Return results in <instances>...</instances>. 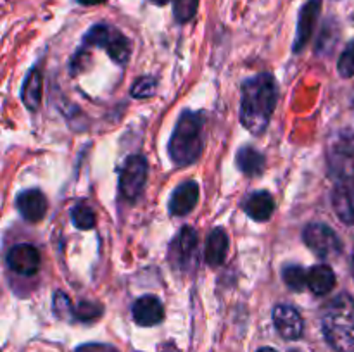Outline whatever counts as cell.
<instances>
[{
  "instance_id": "6da1fadb",
  "label": "cell",
  "mask_w": 354,
  "mask_h": 352,
  "mask_svg": "<svg viewBox=\"0 0 354 352\" xmlns=\"http://www.w3.org/2000/svg\"><path fill=\"white\" fill-rule=\"evenodd\" d=\"M277 81L270 72L252 76L242 86L241 121L252 135L265 133L277 106Z\"/></svg>"
},
{
  "instance_id": "7a4b0ae2",
  "label": "cell",
  "mask_w": 354,
  "mask_h": 352,
  "mask_svg": "<svg viewBox=\"0 0 354 352\" xmlns=\"http://www.w3.org/2000/svg\"><path fill=\"white\" fill-rule=\"evenodd\" d=\"M325 340L335 352H354V299L339 293L322 311Z\"/></svg>"
},
{
  "instance_id": "3957f363",
  "label": "cell",
  "mask_w": 354,
  "mask_h": 352,
  "mask_svg": "<svg viewBox=\"0 0 354 352\" xmlns=\"http://www.w3.org/2000/svg\"><path fill=\"white\" fill-rule=\"evenodd\" d=\"M204 121L201 114L185 110L180 116L168 144V154L176 166H189L203 154Z\"/></svg>"
},
{
  "instance_id": "277c9868",
  "label": "cell",
  "mask_w": 354,
  "mask_h": 352,
  "mask_svg": "<svg viewBox=\"0 0 354 352\" xmlns=\"http://www.w3.org/2000/svg\"><path fill=\"white\" fill-rule=\"evenodd\" d=\"M83 47L106 48L107 55L118 64H127L131 54L130 40L120 30L104 23L95 24L86 31L83 37Z\"/></svg>"
},
{
  "instance_id": "5b68a950",
  "label": "cell",
  "mask_w": 354,
  "mask_h": 352,
  "mask_svg": "<svg viewBox=\"0 0 354 352\" xmlns=\"http://www.w3.org/2000/svg\"><path fill=\"white\" fill-rule=\"evenodd\" d=\"M303 240L320 257L328 259L341 254L342 242L334 230L325 223H310L303 231Z\"/></svg>"
},
{
  "instance_id": "8992f818",
  "label": "cell",
  "mask_w": 354,
  "mask_h": 352,
  "mask_svg": "<svg viewBox=\"0 0 354 352\" xmlns=\"http://www.w3.org/2000/svg\"><path fill=\"white\" fill-rule=\"evenodd\" d=\"M147 161L144 155H130L124 161L120 176V190L124 199L135 202L142 195L147 183Z\"/></svg>"
},
{
  "instance_id": "52a82bcc",
  "label": "cell",
  "mask_w": 354,
  "mask_h": 352,
  "mask_svg": "<svg viewBox=\"0 0 354 352\" xmlns=\"http://www.w3.org/2000/svg\"><path fill=\"white\" fill-rule=\"evenodd\" d=\"M332 206L339 219L346 224H354V176L342 173L335 179L332 190Z\"/></svg>"
},
{
  "instance_id": "ba28073f",
  "label": "cell",
  "mask_w": 354,
  "mask_h": 352,
  "mask_svg": "<svg viewBox=\"0 0 354 352\" xmlns=\"http://www.w3.org/2000/svg\"><path fill=\"white\" fill-rule=\"evenodd\" d=\"M197 231L190 226H183L169 247V262L176 269H189L196 261Z\"/></svg>"
},
{
  "instance_id": "9c48e42d",
  "label": "cell",
  "mask_w": 354,
  "mask_h": 352,
  "mask_svg": "<svg viewBox=\"0 0 354 352\" xmlns=\"http://www.w3.org/2000/svg\"><path fill=\"white\" fill-rule=\"evenodd\" d=\"M7 266L14 273L23 276H31L40 269V252L35 245L19 244L14 245L7 252Z\"/></svg>"
},
{
  "instance_id": "30bf717a",
  "label": "cell",
  "mask_w": 354,
  "mask_h": 352,
  "mask_svg": "<svg viewBox=\"0 0 354 352\" xmlns=\"http://www.w3.org/2000/svg\"><path fill=\"white\" fill-rule=\"evenodd\" d=\"M273 323H275L280 337H283L286 340H297L304 333L303 317L297 313V309L287 306V304H279L273 309Z\"/></svg>"
},
{
  "instance_id": "8fae6325",
  "label": "cell",
  "mask_w": 354,
  "mask_h": 352,
  "mask_svg": "<svg viewBox=\"0 0 354 352\" xmlns=\"http://www.w3.org/2000/svg\"><path fill=\"white\" fill-rule=\"evenodd\" d=\"M322 2L324 0H308L303 6L299 12V19H297V31H296V40H294L292 50L299 54L304 48V45L310 41L311 35L315 31V24H317L318 16L322 10Z\"/></svg>"
},
{
  "instance_id": "7c38bea8",
  "label": "cell",
  "mask_w": 354,
  "mask_h": 352,
  "mask_svg": "<svg viewBox=\"0 0 354 352\" xmlns=\"http://www.w3.org/2000/svg\"><path fill=\"white\" fill-rule=\"evenodd\" d=\"M16 207L24 219L30 223H37V221L44 219L47 214V199L38 188L24 190L17 195Z\"/></svg>"
},
{
  "instance_id": "4fadbf2b",
  "label": "cell",
  "mask_w": 354,
  "mask_h": 352,
  "mask_svg": "<svg viewBox=\"0 0 354 352\" xmlns=\"http://www.w3.org/2000/svg\"><path fill=\"white\" fill-rule=\"evenodd\" d=\"M165 317V307L162 302L154 295H144L135 300L133 304V320L140 326H154L159 324Z\"/></svg>"
},
{
  "instance_id": "5bb4252c",
  "label": "cell",
  "mask_w": 354,
  "mask_h": 352,
  "mask_svg": "<svg viewBox=\"0 0 354 352\" xmlns=\"http://www.w3.org/2000/svg\"><path fill=\"white\" fill-rule=\"evenodd\" d=\"M199 200V185L196 182H185L175 188L169 199V214L185 216L196 207Z\"/></svg>"
},
{
  "instance_id": "9a60e30c",
  "label": "cell",
  "mask_w": 354,
  "mask_h": 352,
  "mask_svg": "<svg viewBox=\"0 0 354 352\" xmlns=\"http://www.w3.org/2000/svg\"><path fill=\"white\" fill-rule=\"evenodd\" d=\"M335 273L330 266L318 264L308 269V289L315 295H327L335 286Z\"/></svg>"
},
{
  "instance_id": "2e32d148",
  "label": "cell",
  "mask_w": 354,
  "mask_h": 352,
  "mask_svg": "<svg viewBox=\"0 0 354 352\" xmlns=\"http://www.w3.org/2000/svg\"><path fill=\"white\" fill-rule=\"evenodd\" d=\"M244 211L254 221H268L275 211V200H273L272 193H268L266 190H259V192L249 195V199L245 200Z\"/></svg>"
},
{
  "instance_id": "e0dca14e",
  "label": "cell",
  "mask_w": 354,
  "mask_h": 352,
  "mask_svg": "<svg viewBox=\"0 0 354 352\" xmlns=\"http://www.w3.org/2000/svg\"><path fill=\"white\" fill-rule=\"evenodd\" d=\"M228 254V237L223 228H214L207 237L206 261L209 266H221Z\"/></svg>"
},
{
  "instance_id": "ac0fdd59",
  "label": "cell",
  "mask_w": 354,
  "mask_h": 352,
  "mask_svg": "<svg viewBox=\"0 0 354 352\" xmlns=\"http://www.w3.org/2000/svg\"><path fill=\"white\" fill-rule=\"evenodd\" d=\"M21 99L23 104L30 110H37L41 102V72L38 68H33L28 72L24 79L23 90H21Z\"/></svg>"
},
{
  "instance_id": "d6986e66",
  "label": "cell",
  "mask_w": 354,
  "mask_h": 352,
  "mask_svg": "<svg viewBox=\"0 0 354 352\" xmlns=\"http://www.w3.org/2000/svg\"><path fill=\"white\" fill-rule=\"evenodd\" d=\"M235 162L237 168L248 176H258L265 169V155L254 147H242L235 155Z\"/></svg>"
},
{
  "instance_id": "ffe728a7",
  "label": "cell",
  "mask_w": 354,
  "mask_h": 352,
  "mask_svg": "<svg viewBox=\"0 0 354 352\" xmlns=\"http://www.w3.org/2000/svg\"><path fill=\"white\" fill-rule=\"evenodd\" d=\"M283 282L294 292H301L308 286V269H304L303 266L290 264L283 268Z\"/></svg>"
},
{
  "instance_id": "44dd1931",
  "label": "cell",
  "mask_w": 354,
  "mask_h": 352,
  "mask_svg": "<svg viewBox=\"0 0 354 352\" xmlns=\"http://www.w3.org/2000/svg\"><path fill=\"white\" fill-rule=\"evenodd\" d=\"M71 221L80 230H90L95 226V213L85 202H80L71 209Z\"/></svg>"
},
{
  "instance_id": "7402d4cb",
  "label": "cell",
  "mask_w": 354,
  "mask_h": 352,
  "mask_svg": "<svg viewBox=\"0 0 354 352\" xmlns=\"http://www.w3.org/2000/svg\"><path fill=\"white\" fill-rule=\"evenodd\" d=\"M199 9V0H175L173 3V12L178 23H189L196 17Z\"/></svg>"
},
{
  "instance_id": "603a6c76",
  "label": "cell",
  "mask_w": 354,
  "mask_h": 352,
  "mask_svg": "<svg viewBox=\"0 0 354 352\" xmlns=\"http://www.w3.org/2000/svg\"><path fill=\"white\" fill-rule=\"evenodd\" d=\"M337 69L342 78H351V76H354V40L346 45L344 52L339 57Z\"/></svg>"
},
{
  "instance_id": "cb8c5ba5",
  "label": "cell",
  "mask_w": 354,
  "mask_h": 352,
  "mask_svg": "<svg viewBox=\"0 0 354 352\" xmlns=\"http://www.w3.org/2000/svg\"><path fill=\"white\" fill-rule=\"evenodd\" d=\"M156 90V79L151 78V76H144V78H138L137 83L131 88V95L135 99H147L154 93Z\"/></svg>"
},
{
  "instance_id": "d4e9b609",
  "label": "cell",
  "mask_w": 354,
  "mask_h": 352,
  "mask_svg": "<svg viewBox=\"0 0 354 352\" xmlns=\"http://www.w3.org/2000/svg\"><path fill=\"white\" fill-rule=\"evenodd\" d=\"M100 306L92 302H82L75 311V317L80 321H92L100 316Z\"/></svg>"
},
{
  "instance_id": "484cf974",
  "label": "cell",
  "mask_w": 354,
  "mask_h": 352,
  "mask_svg": "<svg viewBox=\"0 0 354 352\" xmlns=\"http://www.w3.org/2000/svg\"><path fill=\"white\" fill-rule=\"evenodd\" d=\"M54 311L59 317H64V320H69V316H71V302L62 292H55Z\"/></svg>"
},
{
  "instance_id": "4316f807",
  "label": "cell",
  "mask_w": 354,
  "mask_h": 352,
  "mask_svg": "<svg viewBox=\"0 0 354 352\" xmlns=\"http://www.w3.org/2000/svg\"><path fill=\"white\" fill-rule=\"evenodd\" d=\"M76 352H118L116 349L109 347V345H97V344H88L80 347Z\"/></svg>"
},
{
  "instance_id": "83f0119b",
  "label": "cell",
  "mask_w": 354,
  "mask_h": 352,
  "mask_svg": "<svg viewBox=\"0 0 354 352\" xmlns=\"http://www.w3.org/2000/svg\"><path fill=\"white\" fill-rule=\"evenodd\" d=\"M76 2L82 3V6L90 7V6H100V3H104L106 0H76Z\"/></svg>"
},
{
  "instance_id": "f1b7e54d",
  "label": "cell",
  "mask_w": 354,
  "mask_h": 352,
  "mask_svg": "<svg viewBox=\"0 0 354 352\" xmlns=\"http://www.w3.org/2000/svg\"><path fill=\"white\" fill-rule=\"evenodd\" d=\"M151 2L156 3V6H166V3L175 2V0H151Z\"/></svg>"
},
{
  "instance_id": "f546056e",
  "label": "cell",
  "mask_w": 354,
  "mask_h": 352,
  "mask_svg": "<svg viewBox=\"0 0 354 352\" xmlns=\"http://www.w3.org/2000/svg\"><path fill=\"white\" fill-rule=\"evenodd\" d=\"M258 352H277L275 349H272V347H263V349H259Z\"/></svg>"
},
{
  "instance_id": "4dcf8cb0",
  "label": "cell",
  "mask_w": 354,
  "mask_h": 352,
  "mask_svg": "<svg viewBox=\"0 0 354 352\" xmlns=\"http://www.w3.org/2000/svg\"><path fill=\"white\" fill-rule=\"evenodd\" d=\"M161 352H178V351H176V349H173V347H168V349H162Z\"/></svg>"
},
{
  "instance_id": "1f68e13d",
  "label": "cell",
  "mask_w": 354,
  "mask_h": 352,
  "mask_svg": "<svg viewBox=\"0 0 354 352\" xmlns=\"http://www.w3.org/2000/svg\"><path fill=\"white\" fill-rule=\"evenodd\" d=\"M351 269H353V276H354V248H353V259H351Z\"/></svg>"
}]
</instances>
